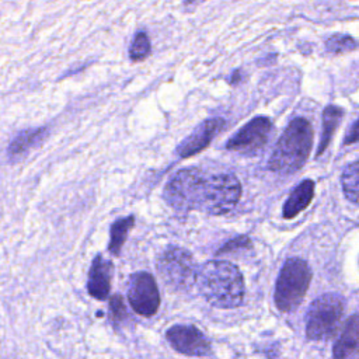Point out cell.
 Masks as SVG:
<instances>
[{
  "label": "cell",
  "instance_id": "20",
  "mask_svg": "<svg viewBox=\"0 0 359 359\" xmlns=\"http://www.w3.org/2000/svg\"><path fill=\"white\" fill-rule=\"evenodd\" d=\"M325 46L332 53H345L356 49V41L351 35L334 34L327 39Z\"/></svg>",
  "mask_w": 359,
  "mask_h": 359
},
{
  "label": "cell",
  "instance_id": "13",
  "mask_svg": "<svg viewBox=\"0 0 359 359\" xmlns=\"http://www.w3.org/2000/svg\"><path fill=\"white\" fill-rule=\"evenodd\" d=\"M358 335L359 321L358 314L353 313L344 325L341 335L332 346L334 359H358Z\"/></svg>",
  "mask_w": 359,
  "mask_h": 359
},
{
  "label": "cell",
  "instance_id": "19",
  "mask_svg": "<svg viewBox=\"0 0 359 359\" xmlns=\"http://www.w3.org/2000/svg\"><path fill=\"white\" fill-rule=\"evenodd\" d=\"M150 53V41L146 32H137L129 48V56L132 62H140Z\"/></svg>",
  "mask_w": 359,
  "mask_h": 359
},
{
  "label": "cell",
  "instance_id": "21",
  "mask_svg": "<svg viewBox=\"0 0 359 359\" xmlns=\"http://www.w3.org/2000/svg\"><path fill=\"white\" fill-rule=\"evenodd\" d=\"M126 317V307L119 294H114L109 300V320L116 324Z\"/></svg>",
  "mask_w": 359,
  "mask_h": 359
},
{
  "label": "cell",
  "instance_id": "23",
  "mask_svg": "<svg viewBox=\"0 0 359 359\" xmlns=\"http://www.w3.org/2000/svg\"><path fill=\"white\" fill-rule=\"evenodd\" d=\"M356 140H358V121H353V123L351 125V130H349V133L346 135L344 143L351 144V143H355Z\"/></svg>",
  "mask_w": 359,
  "mask_h": 359
},
{
  "label": "cell",
  "instance_id": "1",
  "mask_svg": "<svg viewBox=\"0 0 359 359\" xmlns=\"http://www.w3.org/2000/svg\"><path fill=\"white\" fill-rule=\"evenodd\" d=\"M195 283L202 296L215 307L234 309L244 300L243 275L229 261H208L198 269Z\"/></svg>",
  "mask_w": 359,
  "mask_h": 359
},
{
  "label": "cell",
  "instance_id": "22",
  "mask_svg": "<svg viewBox=\"0 0 359 359\" xmlns=\"http://www.w3.org/2000/svg\"><path fill=\"white\" fill-rule=\"evenodd\" d=\"M251 247V241L247 236H240V237H236V238H231L227 244H224L219 251L217 254H223V252H231V251H236V250H240V248H250Z\"/></svg>",
  "mask_w": 359,
  "mask_h": 359
},
{
  "label": "cell",
  "instance_id": "16",
  "mask_svg": "<svg viewBox=\"0 0 359 359\" xmlns=\"http://www.w3.org/2000/svg\"><path fill=\"white\" fill-rule=\"evenodd\" d=\"M344 111L342 108L337 107V105H328L325 107L324 112H323V130H321V137H320V143H318V149H317V156H320L330 144L334 132L337 130L341 119H342Z\"/></svg>",
  "mask_w": 359,
  "mask_h": 359
},
{
  "label": "cell",
  "instance_id": "5",
  "mask_svg": "<svg viewBox=\"0 0 359 359\" xmlns=\"http://www.w3.org/2000/svg\"><path fill=\"white\" fill-rule=\"evenodd\" d=\"M344 313V300L337 293L318 296L306 314V335L313 341L330 339L335 335Z\"/></svg>",
  "mask_w": 359,
  "mask_h": 359
},
{
  "label": "cell",
  "instance_id": "4",
  "mask_svg": "<svg viewBox=\"0 0 359 359\" xmlns=\"http://www.w3.org/2000/svg\"><path fill=\"white\" fill-rule=\"evenodd\" d=\"M206 177L199 168H184L175 172L164 189L167 203L178 212L201 210Z\"/></svg>",
  "mask_w": 359,
  "mask_h": 359
},
{
  "label": "cell",
  "instance_id": "2",
  "mask_svg": "<svg viewBox=\"0 0 359 359\" xmlns=\"http://www.w3.org/2000/svg\"><path fill=\"white\" fill-rule=\"evenodd\" d=\"M313 146V128L306 118H294L280 135L268 165L272 171L292 174L307 161Z\"/></svg>",
  "mask_w": 359,
  "mask_h": 359
},
{
  "label": "cell",
  "instance_id": "3",
  "mask_svg": "<svg viewBox=\"0 0 359 359\" xmlns=\"http://www.w3.org/2000/svg\"><path fill=\"white\" fill-rule=\"evenodd\" d=\"M311 280V269L302 258H289L283 264L275 285V304L283 313L294 311L303 302Z\"/></svg>",
  "mask_w": 359,
  "mask_h": 359
},
{
  "label": "cell",
  "instance_id": "10",
  "mask_svg": "<svg viewBox=\"0 0 359 359\" xmlns=\"http://www.w3.org/2000/svg\"><path fill=\"white\" fill-rule=\"evenodd\" d=\"M165 337L174 351L187 356H206L212 351L209 339L195 325L175 324L167 330Z\"/></svg>",
  "mask_w": 359,
  "mask_h": 359
},
{
  "label": "cell",
  "instance_id": "17",
  "mask_svg": "<svg viewBox=\"0 0 359 359\" xmlns=\"http://www.w3.org/2000/svg\"><path fill=\"white\" fill-rule=\"evenodd\" d=\"M133 226H135V216H132V215L126 216V217H121L111 224L108 250L112 255H119L121 248H122L123 243L126 241V237Z\"/></svg>",
  "mask_w": 359,
  "mask_h": 359
},
{
  "label": "cell",
  "instance_id": "18",
  "mask_svg": "<svg viewBox=\"0 0 359 359\" xmlns=\"http://www.w3.org/2000/svg\"><path fill=\"white\" fill-rule=\"evenodd\" d=\"M341 182H342V189L345 196L352 202L356 203L358 202V181H359V164L358 161H352L351 164L346 165V168L342 172L341 177Z\"/></svg>",
  "mask_w": 359,
  "mask_h": 359
},
{
  "label": "cell",
  "instance_id": "15",
  "mask_svg": "<svg viewBox=\"0 0 359 359\" xmlns=\"http://www.w3.org/2000/svg\"><path fill=\"white\" fill-rule=\"evenodd\" d=\"M46 128H35V129H27L21 133H18L10 143L7 154L10 158H15L24 153H27L32 146L39 143L42 137L46 135Z\"/></svg>",
  "mask_w": 359,
  "mask_h": 359
},
{
  "label": "cell",
  "instance_id": "8",
  "mask_svg": "<svg viewBox=\"0 0 359 359\" xmlns=\"http://www.w3.org/2000/svg\"><path fill=\"white\" fill-rule=\"evenodd\" d=\"M128 300L132 309L143 317H151L160 307V293L149 272H135L128 283Z\"/></svg>",
  "mask_w": 359,
  "mask_h": 359
},
{
  "label": "cell",
  "instance_id": "12",
  "mask_svg": "<svg viewBox=\"0 0 359 359\" xmlns=\"http://www.w3.org/2000/svg\"><path fill=\"white\" fill-rule=\"evenodd\" d=\"M112 262L107 261L102 255H97L88 271L87 290L88 294L97 300H105L111 290Z\"/></svg>",
  "mask_w": 359,
  "mask_h": 359
},
{
  "label": "cell",
  "instance_id": "6",
  "mask_svg": "<svg viewBox=\"0 0 359 359\" xmlns=\"http://www.w3.org/2000/svg\"><path fill=\"white\" fill-rule=\"evenodd\" d=\"M157 271L167 286L174 290H188L196 282L198 268L189 251L168 247L157 259Z\"/></svg>",
  "mask_w": 359,
  "mask_h": 359
},
{
  "label": "cell",
  "instance_id": "7",
  "mask_svg": "<svg viewBox=\"0 0 359 359\" xmlns=\"http://www.w3.org/2000/svg\"><path fill=\"white\" fill-rule=\"evenodd\" d=\"M241 185L237 177L230 172H220L206 177L202 212L208 215H226L240 201Z\"/></svg>",
  "mask_w": 359,
  "mask_h": 359
},
{
  "label": "cell",
  "instance_id": "11",
  "mask_svg": "<svg viewBox=\"0 0 359 359\" xmlns=\"http://www.w3.org/2000/svg\"><path fill=\"white\" fill-rule=\"evenodd\" d=\"M224 119L222 118H210L199 123L189 136H187L177 147V154L182 158L191 157L201 150H203L210 140L219 133L224 126Z\"/></svg>",
  "mask_w": 359,
  "mask_h": 359
},
{
  "label": "cell",
  "instance_id": "14",
  "mask_svg": "<svg viewBox=\"0 0 359 359\" xmlns=\"http://www.w3.org/2000/svg\"><path fill=\"white\" fill-rule=\"evenodd\" d=\"M314 196V181L304 180L302 181L287 196L282 213L285 219H292L304 210Z\"/></svg>",
  "mask_w": 359,
  "mask_h": 359
},
{
  "label": "cell",
  "instance_id": "9",
  "mask_svg": "<svg viewBox=\"0 0 359 359\" xmlns=\"http://www.w3.org/2000/svg\"><path fill=\"white\" fill-rule=\"evenodd\" d=\"M272 122L266 116H257L240 128L226 143V149L252 154L261 150L271 135Z\"/></svg>",
  "mask_w": 359,
  "mask_h": 359
}]
</instances>
